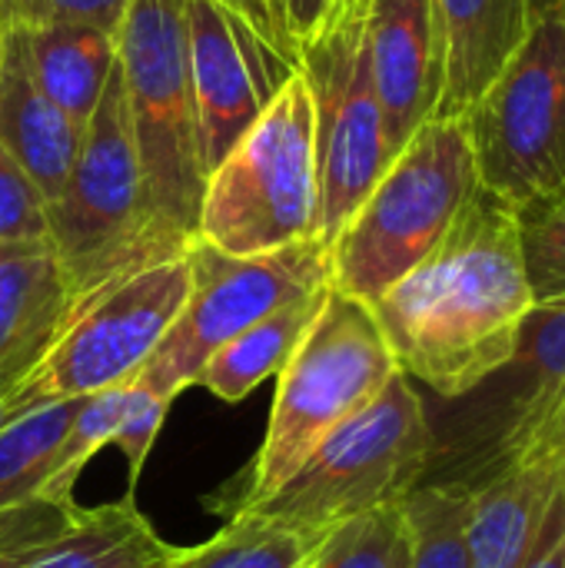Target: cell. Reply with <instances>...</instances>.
<instances>
[{
    "label": "cell",
    "mask_w": 565,
    "mask_h": 568,
    "mask_svg": "<svg viewBox=\"0 0 565 568\" xmlns=\"http://www.w3.org/2000/svg\"><path fill=\"white\" fill-rule=\"evenodd\" d=\"M533 306L519 216L480 186L430 256L370 310L400 373L450 403L513 359Z\"/></svg>",
    "instance_id": "cell-1"
},
{
    "label": "cell",
    "mask_w": 565,
    "mask_h": 568,
    "mask_svg": "<svg viewBox=\"0 0 565 568\" xmlns=\"http://www.w3.org/2000/svg\"><path fill=\"white\" fill-rule=\"evenodd\" d=\"M450 403L423 483L473 493L516 469L565 466V296L536 303L513 359Z\"/></svg>",
    "instance_id": "cell-2"
},
{
    "label": "cell",
    "mask_w": 565,
    "mask_h": 568,
    "mask_svg": "<svg viewBox=\"0 0 565 568\" xmlns=\"http://www.w3.org/2000/svg\"><path fill=\"white\" fill-rule=\"evenodd\" d=\"M433 446L426 403L413 379L396 373L366 409L320 439L280 489L236 513L323 542L330 529L403 503L426 479Z\"/></svg>",
    "instance_id": "cell-3"
},
{
    "label": "cell",
    "mask_w": 565,
    "mask_h": 568,
    "mask_svg": "<svg viewBox=\"0 0 565 568\" xmlns=\"http://www.w3.org/2000/svg\"><path fill=\"white\" fill-rule=\"evenodd\" d=\"M47 240L70 303L130 270L186 253V246L163 240L147 223L143 173L120 63H113L83 126L63 190L47 206Z\"/></svg>",
    "instance_id": "cell-4"
},
{
    "label": "cell",
    "mask_w": 565,
    "mask_h": 568,
    "mask_svg": "<svg viewBox=\"0 0 565 568\" xmlns=\"http://www.w3.org/2000/svg\"><path fill=\"white\" fill-rule=\"evenodd\" d=\"M480 190L463 120H430L330 246V286L373 306L446 236Z\"/></svg>",
    "instance_id": "cell-5"
},
{
    "label": "cell",
    "mask_w": 565,
    "mask_h": 568,
    "mask_svg": "<svg viewBox=\"0 0 565 568\" xmlns=\"http://www.w3.org/2000/svg\"><path fill=\"white\" fill-rule=\"evenodd\" d=\"M117 63L143 173L147 223L163 240L190 246L206 173L196 146L183 0H130L117 27Z\"/></svg>",
    "instance_id": "cell-6"
},
{
    "label": "cell",
    "mask_w": 565,
    "mask_h": 568,
    "mask_svg": "<svg viewBox=\"0 0 565 568\" xmlns=\"http://www.w3.org/2000/svg\"><path fill=\"white\" fill-rule=\"evenodd\" d=\"M396 373L400 366L373 310L330 286L316 323L280 373L266 436L236 509L280 489L316 443L366 409Z\"/></svg>",
    "instance_id": "cell-7"
},
{
    "label": "cell",
    "mask_w": 565,
    "mask_h": 568,
    "mask_svg": "<svg viewBox=\"0 0 565 568\" xmlns=\"http://www.w3.org/2000/svg\"><path fill=\"white\" fill-rule=\"evenodd\" d=\"M460 120L480 186L516 216L563 196L565 0H533L519 50Z\"/></svg>",
    "instance_id": "cell-8"
},
{
    "label": "cell",
    "mask_w": 565,
    "mask_h": 568,
    "mask_svg": "<svg viewBox=\"0 0 565 568\" xmlns=\"http://www.w3.org/2000/svg\"><path fill=\"white\" fill-rule=\"evenodd\" d=\"M196 236L230 256L316 236V116L303 73L206 176Z\"/></svg>",
    "instance_id": "cell-9"
},
{
    "label": "cell",
    "mask_w": 565,
    "mask_h": 568,
    "mask_svg": "<svg viewBox=\"0 0 565 568\" xmlns=\"http://www.w3.org/2000/svg\"><path fill=\"white\" fill-rule=\"evenodd\" d=\"M190 293V263L170 256L130 270L70 303L40 366L0 399V423L60 399L130 386Z\"/></svg>",
    "instance_id": "cell-10"
},
{
    "label": "cell",
    "mask_w": 565,
    "mask_h": 568,
    "mask_svg": "<svg viewBox=\"0 0 565 568\" xmlns=\"http://www.w3.org/2000/svg\"><path fill=\"white\" fill-rule=\"evenodd\" d=\"M186 263V303L133 379L167 399L196 386L203 366L253 323L330 286V246L320 236L260 256H230L196 236Z\"/></svg>",
    "instance_id": "cell-11"
},
{
    "label": "cell",
    "mask_w": 565,
    "mask_h": 568,
    "mask_svg": "<svg viewBox=\"0 0 565 568\" xmlns=\"http://www.w3.org/2000/svg\"><path fill=\"white\" fill-rule=\"evenodd\" d=\"M366 3L336 0L296 53L316 116V236L326 246L393 163L370 63Z\"/></svg>",
    "instance_id": "cell-12"
},
{
    "label": "cell",
    "mask_w": 565,
    "mask_h": 568,
    "mask_svg": "<svg viewBox=\"0 0 565 568\" xmlns=\"http://www.w3.org/2000/svg\"><path fill=\"white\" fill-rule=\"evenodd\" d=\"M183 23L200 166L210 176L300 73V63L226 0H183Z\"/></svg>",
    "instance_id": "cell-13"
},
{
    "label": "cell",
    "mask_w": 565,
    "mask_h": 568,
    "mask_svg": "<svg viewBox=\"0 0 565 568\" xmlns=\"http://www.w3.org/2000/svg\"><path fill=\"white\" fill-rule=\"evenodd\" d=\"M366 43L393 156L436 116L443 50L433 0H370Z\"/></svg>",
    "instance_id": "cell-14"
},
{
    "label": "cell",
    "mask_w": 565,
    "mask_h": 568,
    "mask_svg": "<svg viewBox=\"0 0 565 568\" xmlns=\"http://www.w3.org/2000/svg\"><path fill=\"white\" fill-rule=\"evenodd\" d=\"M433 13L443 50V90L433 120H456L519 50L533 0H433Z\"/></svg>",
    "instance_id": "cell-15"
},
{
    "label": "cell",
    "mask_w": 565,
    "mask_h": 568,
    "mask_svg": "<svg viewBox=\"0 0 565 568\" xmlns=\"http://www.w3.org/2000/svg\"><path fill=\"white\" fill-rule=\"evenodd\" d=\"M67 310L70 293L50 240L0 246V399L50 353Z\"/></svg>",
    "instance_id": "cell-16"
},
{
    "label": "cell",
    "mask_w": 565,
    "mask_h": 568,
    "mask_svg": "<svg viewBox=\"0 0 565 568\" xmlns=\"http://www.w3.org/2000/svg\"><path fill=\"white\" fill-rule=\"evenodd\" d=\"M563 483L565 466H529L473 489L470 568H526Z\"/></svg>",
    "instance_id": "cell-17"
},
{
    "label": "cell",
    "mask_w": 565,
    "mask_h": 568,
    "mask_svg": "<svg viewBox=\"0 0 565 568\" xmlns=\"http://www.w3.org/2000/svg\"><path fill=\"white\" fill-rule=\"evenodd\" d=\"M83 126H77L60 106H53L30 80L13 37L0 40V143L17 156L30 180L47 196V206L67 183L73 156L80 150Z\"/></svg>",
    "instance_id": "cell-18"
},
{
    "label": "cell",
    "mask_w": 565,
    "mask_h": 568,
    "mask_svg": "<svg viewBox=\"0 0 565 568\" xmlns=\"http://www.w3.org/2000/svg\"><path fill=\"white\" fill-rule=\"evenodd\" d=\"M7 33L37 90L77 126H87L117 63V33L83 23L7 27Z\"/></svg>",
    "instance_id": "cell-19"
},
{
    "label": "cell",
    "mask_w": 565,
    "mask_h": 568,
    "mask_svg": "<svg viewBox=\"0 0 565 568\" xmlns=\"http://www.w3.org/2000/svg\"><path fill=\"white\" fill-rule=\"evenodd\" d=\"M176 552V546L153 532L133 493H127L117 503L77 509L73 523L20 568H167Z\"/></svg>",
    "instance_id": "cell-20"
},
{
    "label": "cell",
    "mask_w": 565,
    "mask_h": 568,
    "mask_svg": "<svg viewBox=\"0 0 565 568\" xmlns=\"http://www.w3.org/2000/svg\"><path fill=\"white\" fill-rule=\"evenodd\" d=\"M326 296H330V286L313 296L293 300V303L273 310L270 316H263L260 323H253L246 333L230 339L203 366L196 386H206L213 396H220L226 403L246 399L260 383H266L270 376H280L286 369L290 356L296 353V346L306 339L310 326L316 323Z\"/></svg>",
    "instance_id": "cell-21"
},
{
    "label": "cell",
    "mask_w": 565,
    "mask_h": 568,
    "mask_svg": "<svg viewBox=\"0 0 565 568\" xmlns=\"http://www.w3.org/2000/svg\"><path fill=\"white\" fill-rule=\"evenodd\" d=\"M80 399L37 406L0 423V513L40 499Z\"/></svg>",
    "instance_id": "cell-22"
},
{
    "label": "cell",
    "mask_w": 565,
    "mask_h": 568,
    "mask_svg": "<svg viewBox=\"0 0 565 568\" xmlns=\"http://www.w3.org/2000/svg\"><path fill=\"white\" fill-rule=\"evenodd\" d=\"M316 539L273 526L250 513H233L230 526L210 542L180 549L167 568H306Z\"/></svg>",
    "instance_id": "cell-23"
},
{
    "label": "cell",
    "mask_w": 565,
    "mask_h": 568,
    "mask_svg": "<svg viewBox=\"0 0 565 568\" xmlns=\"http://www.w3.org/2000/svg\"><path fill=\"white\" fill-rule=\"evenodd\" d=\"M470 503L450 483H420L406 499L410 568H470Z\"/></svg>",
    "instance_id": "cell-24"
},
{
    "label": "cell",
    "mask_w": 565,
    "mask_h": 568,
    "mask_svg": "<svg viewBox=\"0 0 565 568\" xmlns=\"http://www.w3.org/2000/svg\"><path fill=\"white\" fill-rule=\"evenodd\" d=\"M310 568H410V526L403 503L330 529L316 546Z\"/></svg>",
    "instance_id": "cell-25"
},
{
    "label": "cell",
    "mask_w": 565,
    "mask_h": 568,
    "mask_svg": "<svg viewBox=\"0 0 565 568\" xmlns=\"http://www.w3.org/2000/svg\"><path fill=\"white\" fill-rule=\"evenodd\" d=\"M123 403H127V386H113V389H103V393H93V396L80 399L77 416H73V423L67 429V439H63V446H60V453L53 459V473H50L40 499L60 503V506L73 503V486H77L83 466L90 463V456L97 449L113 443Z\"/></svg>",
    "instance_id": "cell-26"
},
{
    "label": "cell",
    "mask_w": 565,
    "mask_h": 568,
    "mask_svg": "<svg viewBox=\"0 0 565 568\" xmlns=\"http://www.w3.org/2000/svg\"><path fill=\"white\" fill-rule=\"evenodd\" d=\"M526 276L536 303L565 296V193L559 200L519 213Z\"/></svg>",
    "instance_id": "cell-27"
},
{
    "label": "cell",
    "mask_w": 565,
    "mask_h": 568,
    "mask_svg": "<svg viewBox=\"0 0 565 568\" xmlns=\"http://www.w3.org/2000/svg\"><path fill=\"white\" fill-rule=\"evenodd\" d=\"M47 240V196L0 143V246Z\"/></svg>",
    "instance_id": "cell-28"
},
{
    "label": "cell",
    "mask_w": 565,
    "mask_h": 568,
    "mask_svg": "<svg viewBox=\"0 0 565 568\" xmlns=\"http://www.w3.org/2000/svg\"><path fill=\"white\" fill-rule=\"evenodd\" d=\"M77 503L60 506L33 499L27 506L0 513V568H20L40 546L57 539L77 516Z\"/></svg>",
    "instance_id": "cell-29"
},
{
    "label": "cell",
    "mask_w": 565,
    "mask_h": 568,
    "mask_svg": "<svg viewBox=\"0 0 565 568\" xmlns=\"http://www.w3.org/2000/svg\"><path fill=\"white\" fill-rule=\"evenodd\" d=\"M170 406H173V399H167V396H157L133 383L127 386V403H123V413H120V423L113 433V446L127 456L130 486H137V479L147 466V456L157 443V433L167 423Z\"/></svg>",
    "instance_id": "cell-30"
},
{
    "label": "cell",
    "mask_w": 565,
    "mask_h": 568,
    "mask_svg": "<svg viewBox=\"0 0 565 568\" xmlns=\"http://www.w3.org/2000/svg\"><path fill=\"white\" fill-rule=\"evenodd\" d=\"M130 0H3L7 27H43V23H83L117 33Z\"/></svg>",
    "instance_id": "cell-31"
},
{
    "label": "cell",
    "mask_w": 565,
    "mask_h": 568,
    "mask_svg": "<svg viewBox=\"0 0 565 568\" xmlns=\"http://www.w3.org/2000/svg\"><path fill=\"white\" fill-rule=\"evenodd\" d=\"M266 10V20L273 27V37L296 57L300 47L326 23L336 0H260Z\"/></svg>",
    "instance_id": "cell-32"
},
{
    "label": "cell",
    "mask_w": 565,
    "mask_h": 568,
    "mask_svg": "<svg viewBox=\"0 0 565 568\" xmlns=\"http://www.w3.org/2000/svg\"><path fill=\"white\" fill-rule=\"evenodd\" d=\"M526 568H565V483L553 503L546 532L533 552V559L526 562Z\"/></svg>",
    "instance_id": "cell-33"
},
{
    "label": "cell",
    "mask_w": 565,
    "mask_h": 568,
    "mask_svg": "<svg viewBox=\"0 0 565 568\" xmlns=\"http://www.w3.org/2000/svg\"><path fill=\"white\" fill-rule=\"evenodd\" d=\"M226 3H233L236 10H243V13H246V17H250V20H253L260 30H266V33L273 37V30H270V20H266V10L260 7V0H226ZM273 40H276V37H273ZM276 43H280V40H276ZM280 47H283V43H280Z\"/></svg>",
    "instance_id": "cell-34"
},
{
    "label": "cell",
    "mask_w": 565,
    "mask_h": 568,
    "mask_svg": "<svg viewBox=\"0 0 565 568\" xmlns=\"http://www.w3.org/2000/svg\"><path fill=\"white\" fill-rule=\"evenodd\" d=\"M0 40H3V0H0Z\"/></svg>",
    "instance_id": "cell-35"
},
{
    "label": "cell",
    "mask_w": 565,
    "mask_h": 568,
    "mask_svg": "<svg viewBox=\"0 0 565 568\" xmlns=\"http://www.w3.org/2000/svg\"><path fill=\"white\" fill-rule=\"evenodd\" d=\"M260 7H263V3H260ZM270 30H273V27H270Z\"/></svg>",
    "instance_id": "cell-36"
},
{
    "label": "cell",
    "mask_w": 565,
    "mask_h": 568,
    "mask_svg": "<svg viewBox=\"0 0 565 568\" xmlns=\"http://www.w3.org/2000/svg\"><path fill=\"white\" fill-rule=\"evenodd\" d=\"M306 568H310V566H306Z\"/></svg>",
    "instance_id": "cell-37"
}]
</instances>
